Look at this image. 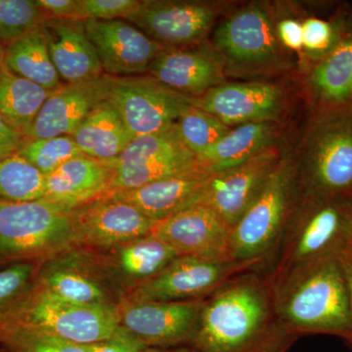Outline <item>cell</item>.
Masks as SVG:
<instances>
[{"mask_svg": "<svg viewBox=\"0 0 352 352\" xmlns=\"http://www.w3.org/2000/svg\"><path fill=\"white\" fill-rule=\"evenodd\" d=\"M298 338L277 314L267 273L249 270L204 300L192 346L200 352H288Z\"/></svg>", "mask_w": 352, "mask_h": 352, "instance_id": "obj_1", "label": "cell"}, {"mask_svg": "<svg viewBox=\"0 0 352 352\" xmlns=\"http://www.w3.org/2000/svg\"><path fill=\"white\" fill-rule=\"evenodd\" d=\"M268 277L277 314L298 337L321 333L346 339L351 335L349 293L337 254Z\"/></svg>", "mask_w": 352, "mask_h": 352, "instance_id": "obj_2", "label": "cell"}, {"mask_svg": "<svg viewBox=\"0 0 352 352\" xmlns=\"http://www.w3.org/2000/svg\"><path fill=\"white\" fill-rule=\"evenodd\" d=\"M298 199V166L281 160L258 198L233 227L229 258L256 263L261 270L270 265L272 270Z\"/></svg>", "mask_w": 352, "mask_h": 352, "instance_id": "obj_3", "label": "cell"}, {"mask_svg": "<svg viewBox=\"0 0 352 352\" xmlns=\"http://www.w3.org/2000/svg\"><path fill=\"white\" fill-rule=\"evenodd\" d=\"M302 196L352 198V104L322 107L298 168Z\"/></svg>", "mask_w": 352, "mask_h": 352, "instance_id": "obj_4", "label": "cell"}, {"mask_svg": "<svg viewBox=\"0 0 352 352\" xmlns=\"http://www.w3.org/2000/svg\"><path fill=\"white\" fill-rule=\"evenodd\" d=\"M352 198L302 196L292 212L271 277L294 266L337 254L349 244Z\"/></svg>", "mask_w": 352, "mask_h": 352, "instance_id": "obj_5", "label": "cell"}, {"mask_svg": "<svg viewBox=\"0 0 352 352\" xmlns=\"http://www.w3.org/2000/svg\"><path fill=\"white\" fill-rule=\"evenodd\" d=\"M76 245L71 208L45 199L0 201V259L41 263Z\"/></svg>", "mask_w": 352, "mask_h": 352, "instance_id": "obj_6", "label": "cell"}, {"mask_svg": "<svg viewBox=\"0 0 352 352\" xmlns=\"http://www.w3.org/2000/svg\"><path fill=\"white\" fill-rule=\"evenodd\" d=\"M1 324L24 326L76 344H96L119 327V312L68 302L34 281L0 319Z\"/></svg>", "mask_w": 352, "mask_h": 352, "instance_id": "obj_7", "label": "cell"}, {"mask_svg": "<svg viewBox=\"0 0 352 352\" xmlns=\"http://www.w3.org/2000/svg\"><path fill=\"white\" fill-rule=\"evenodd\" d=\"M249 270H259L256 263H239L179 256L161 272L126 296L129 302H180L206 300L230 278Z\"/></svg>", "mask_w": 352, "mask_h": 352, "instance_id": "obj_8", "label": "cell"}, {"mask_svg": "<svg viewBox=\"0 0 352 352\" xmlns=\"http://www.w3.org/2000/svg\"><path fill=\"white\" fill-rule=\"evenodd\" d=\"M34 281L59 298L87 307L118 309L126 300L95 252L80 245L39 263Z\"/></svg>", "mask_w": 352, "mask_h": 352, "instance_id": "obj_9", "label": "cell"}, {"mask_svg": "<svg viewBox=\"0 0 352 352\" xmlns=\"http://www.w3.org/2000/svg\"><path fill=\"white\" fill-rule=\"evenodd\" d=\"M107 100L133 138L170 126L190 106L186 96L149 75L112 76Z\"/></svg>", "mask_w": 352, "mask_h": 352, "instance_id": "obj_10", "label": "cell"}, {"mask_svg": "<svg viewBox=\"0 0 352 352\" xmlns=\"http://www.w3.org/2000/svg\"><path fill=\"white\" fill-rule=\"evenodd\" d=\"M76 244L96 251L145 237L152 233L156 221L109 192L71 208Z\"/></svg>", "mask_w": 352, "mask_h": 352, "instance_id": "obj_11", "label": "cell"}, {"mask_svg": "<svg viewBox=\"0 0 352 352\" xmlns=\"http://www.w3.org/2000/svg\"><path fill=\"white\" fill-rule=\"evenodd\" d=\"M214 50L226 67L236 71L270 68L279 59L276 32L268 13L258 6L245 7L217 28Z\"/></svg>", "mask_w": 352, "mask_h": 352, "instance_id": "obj_12", "label": "cell"}, {"mask_svg": "<svg viewBox=\"0 0 352 352\" xmlns=\"http://www.w3.org/2000/svg\"><path fill=\"white\" fill-rule=\"evenodd\" d=\"M204 300L180 302H124L118 308L119 327L144 347L192 346Z\"/></svg>", "mask_w": 352, "mask_h": 352, "instance_id": "obj_13", "label": "cell"}, {"mask_svg": "<svg viewBox=\"0 0 352 352\" xmlns=\"http://www.w3.org/2000/svg\"><path fill=\"white\" fill-rule=\"evenodd\" d=\"M273 147L244 164L214 173L197 194L194 206L212 208L231 228L256 201L281 162Z\"/></svg>", "mask_w": 352, "mask_h": 352, "instance_id": "obj_14", "label": "cell"}, {"mask_svg": "<svg viewBox=\"0 0 352 352\" xmlns=\"http://www.w3.org/2000/svg\"><path fill=\"white\" fill-rule=\"evenodd\" d=\"M217 14L206 2L141 1L126 21L164 48H183L205 38Z\"/></svg>", "mask_w": 352, "mask_h": 352, "instance_id": "obj_15", "label": "cell"}, {"mask_svg": "<svg viewBox=\"0 0 352 352\" xmlns=\"http://www.w3.org/2000/svg\"><path fill=\"white\" fill-rule=\"evenodd\" d=\"M232 228L212 208L192 206L156 222L151 235L180 256L229 259Z\"/></svg>", "mask_w": 352, "mask_h": 352, "instance_id": "obj_16", "label": "cell"}, {"mask_svg": "<svg viewBox=\"0 0 352 352\" xmlns=\"http://www.w3.org/2000/svg\"><path fill=\"white\" fill-rule=\"evenodd\" d=\"M83 22L106 75H145L163 50V46L126 20Z\"/></svg>", "mask_w": 352, "mask_h": 352, "instance_id": "obj_17", "label": "cell"}, {"mask_svg": "<svg viewBox=\"0 0 352 352\" xmlns=\"http://www.w3.org/2000/svg\"><path fill=\"white\" fill-rule=\"evenodd\" d=\"M187 101L230 127L273 122L281 110L283 95L270 83H223L199 96L187 97Z\"/></svg>", "mask_w": 352, "mask_h": 352, "instance_id": "obj_18", "label": "cell"}, {"mask_svg": "<svg viewBox=\"0 0 352 352\" xmlns=\"http://www.w3.org/2000/svg\"><path fill=\"white\" fill-rule=\"evenodd\" d=\"M112 76L103 75L87 82L67 85L51 92L25 138L72 135L97 105L107 100Z\"/></svg>", "mask_w": 352, "mask_h": 352, "instance_id": "obj_19", "label": "cell"}, {"mask_svg": "<svg viewBox=\"0 0 352 352\" xmlns=\"http://www.w3.org/2000/svg\"><path fill=\"white\" fill-rule=\"evenodd\" d=\"M223 60L207 47L163 48L148 69L149 76L186 97H196L224 83Z\"/></svg>", "mask_w": 352, "mask_h": 352, "instance_id": "obj_20", "label": "cell"}, {"mask_svg": "<svg viewBox=\"0 0 352 352\" xmlns=\"http://www.w3.org/2000/svg\"><path fill=\"white\" fill-rule=\"evenodd\" d=\"M92 251L126 298L180 256L151 234L110 250Z\"/></svg>", "mask_w": 352, "mask_h": 352, "instance_id": "obj_21", "label": "cell"}, {"mask_svg": "<svg viewBox=\"0 0 352 352\" xmlns=\"http://www.w3.org/2000/svg\"><path fill=\"white\" fill-rule=\"evenodd\" d=\"M41 28L62 82L73 85L105 75L83 21L47 19Z\"/></svg>", "mask_w": 352, "mask_h": 352, "instance_id": "obj_22", "label": "cell"}, {"mask_svg": "<svg viewBox=\"0 0 352 352\" xmlns=\"http://www.w3.org/2000/svg\"><path fill=\"white\" fill-rule=\"evenodd\" d=\"M212 175L200 166L138 188L115 190L109 193L131 204L157 222L194 206L197 194Z\"/></svg>", "mask_w": 352, "mask_h": 352, "instance_id": "obj_23", "label": "cell"}, {"mask_svg": "<svg viewBox=\"0 0 352 352\" xmlns=\"http://www.w3.org/2000/svg\"><path fill=\"white\" fill-rule=\"evenodd\" d=\"M112 166L87 155L69 160L45 176V200L73 208L110 191Z\"/></svg>", "mask_w": 352, "mask_h": 352, "instance_id": "obj_24", "label": "cell"}, {"mask_svg": "<svg viewBox=\"0 0 352 352\" xmlns=\"http://www.w3.org/2000/svg\"><path fill=\"white\" fill-rule=\"evenodd\" d=\"M71 136L82 154L104 163L117 159L134 138L108 100L97 105Z\"/></svg>", "mask_w": 352, "mask_h": 352, "instance_id": "obj_25", "label": "cell"}, {"mask_svg": "<svg viewBox=\"0 0 352 352\" xmlns=\"http://www.w3.org/2000/svg\"><path fill=\"white\" fill-rule=\"evenodd\" d=\"M310 82L323 107L351 104L352 20L346 21L335 47L315 65Z\"/></svg>", "mask_w": 352, "mask_h": 352, "instance_id": "obj_26", "label": "cell"}, {"mask_svg": "<svg viewBox=\"0 0 352 352\" xmlns=\"http://www.w3.org/2000/svg\"><path fill=\"white\" fill-rule=\"evenodd\" d=\"M273 134L272 122L243 124L231 129L197 160L212 173L230 170L270 148Z\"/></svg>", "mask_w": 352, "mask_h": 352, "instance_id": "obj_27", "label": "cell"}, {"mask_svg": "<svg viewBox=\"0 0 352 352\" xmlns=\"http://www.w3.org/2000/svg\"><path fill=\"white\" fill-rule=\"evenodd\" d=\"M4 69L50 91L64 85L51 60L41 25L6 46Z\"/></svg>", "mask_w": 352, "mask_h": 352, "instance_id": "obj_28", "label": "cell"}, {"mask_svg": "<svg viewBox=\"0 0 352 352\" xmlns=\"http://www.w3.org/2000/svg\"><path fill=\"white\" fill-rule=\"evenodd\" d=\"M111 166L113 178L110 191H115L138 188L157 180L186 173L200 166V164L195 155L188 148H185L179 151Z\"/></svg>", "mask_w": 352, "mask_h": 352, "instance_id": "obj_29", "label": "cell"}, {"mask_svg": "<svg viewBox=\"0 0 352 352\" xmlns=\"http://www.w3.org/2000/svg\"><path fill=\"white\" fill-rule=\"evenodd\" d=\"M50 90L9 72L0 74V117L21 133H27Z\"/></svg>", "mask_w": 352, "mask_h": 352, "instance_id": "obj_30", "label": "cell"}, {"mask_svg": "<svg viewBox=\"0 0 352 352\" xmlns=\"http://www.w3.org/2000/svg\"><path fill=\"white\" fill-rule=\"evenodd\" d=\"M45 195V175L20 154L0 160V201L23 203Z\"/></svg>", "mask_w": 352, "mask_h": 352, "instance_id": "obj_31", "label": "cell"}, {"mask_svg": "<svg viewBox=\"0 0 352 352\" xmlns=\"http://www.w3.org/2000/svg\"><path fill=\"white\" fill-rule=\"evenodd\" d=\"M0 342L10 352H94L95 346L14 324L0 325Z\"/></svg>", "mask_w": 352, "mask_h": 352, "instance_id": "obj_32", "label": "cell"}, {"mask_svg": "<svg viewBox=\"0 0 352 352\" xmlns=\"http://www.w3.org/2000/svg\"><path fill=\"white\" fill-rule=\"evenodd\" d=\"M180 138L198 159L231 131L212 113L190 105L176 120Z\"/></svg>", "mask_w": 352, "mask_h": 352, "instance_id": "obj_33", "label": "cell"}, {"mask_svg": "<svg viewBox=\"0 0 352 352\" xmlns=\"http://www.w3.org/2000/svg\"><path fill=\"white\" fill-rule=\"evenodd\" d=\"M18 154L46 176L82 153L71 135H62L50 138H27Z\"/></svg>", "mask_w": 352, "mask_h": 352, "instance_id": "obj_34", "label": "cell"}, {"mask_svg": "<svg viewBox=\"0 0 352 352\" xmlns=\"http://www.w3.org/2000/svg\"><path fill=\"white\" fill-rule=\"evenodd\" d=\"M45 20L36 0H0V43L8 45Z\"/></svg>", "mask_w": 352, "mask_h": 352, "instance_id": "obj_35", "label": "cell"}, {"mask_svg": "<svg viewBox=\"0 0 352 352\" xmlns=\"http://www.w3.org/2000/svg\"><path fill=\"white\" fill-rule=\"evenodd\" d=\"M38 263L15 261L0 270V319L31 288Z\"/></svg>", "mask_w": 352, "mask_h": 352, "instance_id": "obj_36", "label": "cell"}, {"mask_svg": "<svg viewBox=\"0 0 352 352\" xmlns=\"http://www.w3.org/2000/svg\"><path fill=\"white\" fill-rule=\"evenodd\" d=\"M346 22L339 20L333 23L315 17L303 21V50L320 61L339 41Z\"/></svg>", "mask_w": 352, "mask_h": 352, "instance_id": "obj_37", "label": "cell"}, {"mask_svg": "<svg viewBox=\"0 0 352 352\" xmlns=\"http://www.w3.org/2000/svg\"><path fill=\"white\" fill-rule=\"evenodd\" d=\"M139 0H76L78 20H126L140 6Z\"/></svg>", "mask_w": 352, "mask_h": 352, "instance_id": "obj_38", "label": "cell"}, {"mask_svg": "<svg viewBox=\"0 0 352 352\" xmlns=\"http://www.w3.org/2000/svg\"><path fill=\"white\" fill-rule=\"evenodd\" d=\"M144 346L124 329L118 327L109 339L95 344L94 352H140Z\"/></svg>", "mask_w": 352, "mask_h": 352, "instance_id": "obj_39", "label": "cell"}, {"mask_svg": "<svg viewBox=\"0 0 352 352\" xmlns=\"http://www.w3.org/2000/svg\"><path fill=\"white\" fill-rule=\"evenodd\" d=\"M47 19H76L78 18L76 0H36Z\"/></svg>", "mask_w": 352, "mask_h": 352, "instance_id": "obj_40", "label": "cell"}, {"mask_svg": "<svg viewBox=\"0 0 352 352\" xmlns=\"http://www.w3.org/2000/svg\"><path fill=\"white\" fill-rule=\"evenodd\" d=\"M276 34L281 43L292 50L303 48L302 24L294 19L280 21L277 25Z\"/></svg>", "mask_w": 352, "mask_h": 352, "instance_id": "obj_41", "label": "cell"}, {"mask_svg": "<svg viewBox=\"0 0 352 352\" xmlns=\"http://www.w3.org/2000/svg\"><path fill=\"white\" fill-rule=\"evenodd\" d=\"M25 140L24 134L16 131L0 117V160L19 152Z\"/></svg>", "mask_w": 352, "mask_h": 352, "instance_id": "obj_42", "label": "cell"}, {"mask_svg": "<svg viewBox=\"0 0 352 352\" xmlns=\"http://www.w3.org/2000/svg\"><path fill=\"white\" fill-rule=\"evenodd\" d=\"M337 258L339 261L342 275H344V282H346L352 317V245H347L342 248L338 252Z\"/></svg>", "mask_w": 352, "mask_h": 352, "instance_id": "obj_43", "label": "cell"}, {"mask_svg": "<svg viewBox=\"0 0 352 352\" xmlns=\"http://www.w3.org/2000/svg\"><path fill=\"white\" fill-rule=\"evenodd\" d=\"M140 352H200L192 346L173 347H144Z\"/></svg>", "mask_w": 352, "mask_h": 352, "instance_id": "obj_44", "label": "cell"}, {"mask_svg": "<svg viewBox=\"0 0 352 352\" xmlns=\"http://www.w3.org/2000/svg\"><path fill=\"white\" fill-rule=\"evenodd\" d=\"M4 55H6V47L0 43V74L6 71L4 69Z\"/></svg>", "mask_w": 352, "mask_h": 352, "instance_id": "obj_45", "label": "cell"}, {"mask_svg": "<svg viewBox=\"0 0 352 352\" xmlns=\"http://www.w3.org/2000/svg\"><path fill=\"white\" fill-rule=\"evenodd\" d=\"M344 340H346V344H349V346L352 349V333L351 336H349V337Z\"/></svg>", "mask_w": 352, "mask_h": 352, "instance_id": "obj_46", "label": "cell"}, {"mask_svg": "<svg viewBox=\"0 0 352 352\" xmlns=\"http://www.w3.org/2000/svg\"><path fill=\"white\" fill-rule=\"evenodd\" d=\"M347 245H352V219H351V232H349V244H347Z\"/></svg>", "mask_w": 352, "mask_h": 352, "instance_id": "obj_47", "label": "cell"}, {"mask_svg": "<svg viewBox=\"0 0 352 352\" xmlns=\"http://www.w3.org/2000/svg\"><path fill=\"white\" fill-rule=\"evenodd\" d=\"M0 352H6V351H1V349H0ZM8 352H10V351H8Z\"/></svg>", "mask_w": 352, "mask_h": 352, "instance_id": "obj_48", "label": "cell"}, {"mask_svg": "<svg viewBox=\"0 0 352 352\" xmlns=\"http://www.w3.org/2000/svg\"><path fill=\"white\" fill-rule=\"evenodd\" d=\"M351 104H352V89H351Z\"/></svg>", "mask_w": 352, "mask_h": 352, "instance_id": "obj_49", "label": "cell"}]
</instances>
